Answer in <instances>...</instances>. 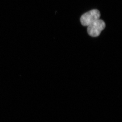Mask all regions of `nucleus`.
Segmentation results:
<instances>
[{"label":"nucleus","mask_w":122,"mask_h":122,"mask_svg":"<svg viewBox=\"0 0 122 122\" xmlns=\"http://www.w3.org/2000/svg\"><path fill=\"white\" fill-rule=\"evenodd\" d=\"M100 13L97 9H93L84 13L81 16L80 21L83 26H87L100 19Z\"/></svg>","instance_id":"f257e3e1"},{"label":"nucleus","mask_w":122,"mask_h":122,"mask_svg":"<svg viewBox=\"0 0 122 122\" xmlns=\"http://www.w3.org/2000/svg\"><path fill=\"white\" fill-rule=\"evenodd\" d=\"M106 27V24L103 20L99 19L87 26L88 34L92 37L98 36L101 32Z\"/></svg>","instance_id":"f03ea898"}]
</instances>
